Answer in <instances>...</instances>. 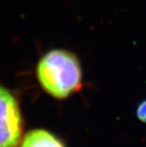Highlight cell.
Returning a JSON list of instances; mask_svg holds the SVG:
<instances>
[{
	"label": "cell",
	"instance_id": "277c9868",
	"mask_svg": "<svg viewBox=\"0 0 146 147\" xmlns=\"http://www.w3.org/2000/svg\"><path fill=\"white\" fill-rule=\"evenodd\" d=\"M137 116L139 121L146 123V100L141 102L137 109Z\"/></svg>",
	"mask_w": 146,
	"mask_h": 147
},
{
	"label": "cell",
	"instance_id": "3957f363",
	"mask_svg": "<svg viewBox=\"0 0 146 147\" xmlns=\"http://www.w3.org/2000/svg\"><path fill=\"white\" fill-rule=\"evenodd\" d=\"M20 147H66L52 133L44 129L30 131L23 139Z\"/></svg>",
	"mask_w": 146,
	"mask_h": 147
},
{
	"label": "cell",
	"instance_id": "6da1fadb",
	"mask_svg": "<svg viewBox=\"0 0 146 147\" xmlns=\"http://www.w3.org/2000/svg\"><path fill=\"white\" fill-rule=\"evenodd\" d=\"M36 74L43 89L60 100L77 92L83 83L78 58L64 49H53L46 53L39 61Z\"/></svg>",
	"mask_w": 146,
	"mask_h": 147
},
{
	"label": "cell",
	"instance_id": "7a4b0ae2",
	"mask_svg": "<svg viewBox=\"0 0 146 147\" xmlns=\"http://www.w3.org/2000/svg\"><path fill=\"white\" fill-rule=\"evenodd\" d=\"M22 131L23 120L17 100L0 84V147H17Z\"/></svg>",
	"mask_w": 146,
	"mask_h": 147
}]
</instances>
